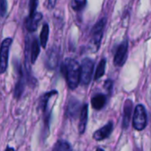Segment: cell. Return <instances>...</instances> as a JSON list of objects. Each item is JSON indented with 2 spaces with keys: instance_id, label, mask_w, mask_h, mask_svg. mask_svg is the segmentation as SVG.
I'll return each mask as SVG.
<instances>
[{
  "instance_id": "obj_5",
  "label": "cell",
  "mask_w": 151,
  "mask_h": 151,
  "mask_svg": "<svg viewBox=\"0 0 151 151\" xmlns=\"http://www.w3.org/2000/svg\"><path fill=\"white\" fill-rule=\"evenodd\" d=\"M12 43V38H5L0 45V74H3L8 66L9 51Z\"/></svg>"
},
{
  "instance_id": "obj_15",
  "label": "cell",
  "mask_w": 151,
  "mask_h": 151,
  "mask_svg": "<svg viewBox=\"0 0 151 151\" xmlns=\"http://www.w3.org/2000/svg\"><path fill=\"white\" fill-rule=\"evenodd\" d=\"M57 94H58V92H57L56 90H52V91H50V92L45 93V94L40 98V100H39V109L42 110V111L43 113L47 111V107H48V104H49L50 99L53 96H55V95H57Z\"/></svg>"
},
{
  "instance_id": "obj_12",
  "label": "cell",
  "mask_w": 151,
  "mask_h": 151,
  "mask_svg": "<svg viewBox=\"0 0 151 151\" xmlns=\"http://www.w3.org/2000/svg\"><path fill=\"white\" fill-rule=\"evenodd\" d=\"M133 111V102L127 99L124 104V111H123V128L127 129L129 127L130 119L132 118Z\"/></svg>"
},
{
  "instance_id": "obj_17",
  "label": "cell",
  "mask_w": 151,
  "mask_h": 151,
  "mask_svg": "<svg viewBox=\"0 0 151 151\" xmlns=\"http://www.w3.org/2000/svg\"><path fill=\"white\" fill-rule=\"evenodd\" d=\"M49 35H50V27L47 23L43 24L42 27V31L40 34V44L42 48H46L48 39H49Z\"/></svg>"
},
{
  "instance_id": "obj_20",
  "label": "cell",
  "mask_w": 151,
  "mask_h": 151,
  "mask_svg": "<svg viewBox=\"0 0 151 151\" xmlns=\"http://www.w3.org/2000/svg\"><path fill=\"white\" fill-rule=\"evenodd\" d=\"M87 4V0H72L71 6L73 11L81 12L82 11Z\"/></svg>"
},
{
  "instance_id": "obj_2",
  "label": "cell",
  "mask_w": 151,
  "mask_h": 151,
  "mask_svg": "<svg viewBox=\"0 0 151 151\" xmlns=\"http://www.w3.org/2000/svg\"><path fill=\"white\" fill-rule=\"evenodd\" d=\"M105 24H106V19L104 18L98 20L95 25V27H93L91 33V40L89 42V47H88L91 52H96L99 50Z\"/></svg>"
},
{
  "instance_id": "obj_4",
  "label": "cell",
  "mask_w": 151,
  "mask_h": 151,
  "mask_svg": "<svg viewBox=\"0 0 151 151\" xmlns=\"http://www.w3.org/2000/svg\"><path fill=\"white\" fill-rule=\"evenodd\" d=\"M147 126V112L142 104H138L133 117V127L137 131L143 130Z\"/></svg>"
},
{
  "instance_id": "obj_21",
  "label": "cell",
  "mask_w": 151,
  "mask_h": 151,
  "mask_svg": "<svg viewBox=\"0 0 151 151\" xmlns=\"http://www.w3.org/2000/svg\"><path fill=\"white\" fill-rule=\"evenodd\" d=\"M39 0H29V15H33L36 12Z\"/></svg>"
},
{
  "instance_id": "obj_3",
  "label": "cell",
  "mask_w": 151,
  "mask_h": 151,
  "mask_svg": "<svg viewBox=\"0 0 151 151\" xmlns=\"http://www.w3.org/2000/svg\"><path fill=\"white\" fill-rule=\"evenodd\" d=\"M94 72V61L91 58H86L81 61V81L82 86H88L93 76Z\"/></svg>"
},
{
  "instance_id": "obj_13",
  "label": "cell",
  "mask_w": 151,
  "mask_h": 151,
  "mask_svg": "<svg viewBox=\"0 0 151 151\" xmlns=\"http://www.w3.org/2000/svg\"><path fill=\"white\" fill-rule=\"evenodd\" d=\"M88 105L84 104L81 107V111L80 113V123H79V133L84 134L88 123Z\"/></svg>"
},
{
  "instance_id": "obj_7",
  "label": "cell",
  "mask_w": 151,
  "mask_h": 151,
  "mask_svg": "<svg viewBox=\"0 0 151 151\" xmlns=\"http://www.w3.org/2000/svg\"><path fill=\"white\" fill-rule=\"evenodd\" d=\"M16 69H17V73H18V76H19V80L15 85V88H14V91H13V96H14V98L19 100L23 92H24V89H25V84H26V80L27 78L25 77V73L23 71V68L21 67V65L19 64L16 65Z\"/></svg>"
},
{
  "instance_id": "obj_19",
  "label": "cell",
  "mask_w": 151,
  "mask_h": 151,
  "mask_svg": "<svg viewBox=\"0 0 151 151\" xmlns=\"http://www.w3.org/2000/svg\"><path fill=\"white\" fill-rule=\"evenodd\" d=\"M52 150L56 151H68L72 150V147L68 142L65 140H59L55 143Z\"/></svg>"
},
{
  "instance_id": "obj_24",
  "label": "cell",
  "mask_w": 151,
  "mask_h": 151,
  "mask_svg": "<svg viewBox=\"0 0 151 151\" xmlns=\"http://www.w3.org/2000/svg\"><path fill=\"white\" fill-rule=\"evenodd\" d=\"M57 0H47V7L49 9H53L56 5Z\"/></svg>"
},
{
  "instance_id": "obj_14",
  "label": "cell",
  "mask_w": 151,
  "mask_h": 151,
  "mask_svg": "<svg viewBox=\"0 0 151 151\" xmlns=\"http://www.w3.org/2000/svg\"><path fill=\"white\" fill-rule=\"evenodd\" d=\"M106 101H107V97L104 95L97 94L91 98V105L93 109L99 111L104 107V105L106 104Z\"/></svg>"
},
{
  "instance_id": "obj_23",
  "label": "cell",
  "mask_w": 151,
  "mask_h": 151,
  "mask_svg": "<svg viewBox=\"0 0 151 151\" xmlns=\"http://www.w3.org/2000/svg\"><path fill=\"white\" fill-rule=\"evenodd\" d=\"M112 81H111V80H106V81H105V83H104V88L109 91H111V88H112Z\"/></svg>"
},
{
  "instance_id": "obj_11",
  "label": "cell",
  "mask_w": 151,
  "mask_h": 151,
  "mask_svg": "<svg viewBox=\"0 0 151 151\" xmlns=\"http://www.w3.org/2000/svg\"><path fill=\"white\" fill-rule=\"evenodd\" d=\"M42 14L40 12H35L33 15H28V17L26 19L25 25H26V28L27 29V31L29 32H35L37 27H38V24L39 22L42 20Z\"/></svg>"
},
{
  "instance_id": "obj_22",
  "label": "cell",
  "mask_w": 151,
  "mask_h": 151,
  "mask_svg": "<svg viewBox=\"0 0 151 151\" xmlns=\"http://www.w3.org/2000/svg\"><path fill=\"white\" fill-rule=\"evenodd\" d=\"M7 13V0H0V16L4 17Z\"/></svg>"
},
{
  "instance_id": "obj_8",
  "label": "cell",
  "mask_w": 151,
  "mask_h": 151,
  "mask_svg": "<svg viewBox=\"0 0 151 151\" xmlns=\"http://www.w3.org/2000/svg\"><path fill=\"white\" fill-rule=\"evenodd\" d=\"M81 102L74 97L70 98L65 110L66 116L71 119H75L78 117V115L81 113Z\"/></svg>"
},
{
  "instance_id": "obj_1",
  "label": "cell",
  "mask_w": 151,
  "mask_h": 151,
  "mask_svg": "<svg viewBox=\"0 0 151 151\" xmlns=\"http://www.w3.org/2000/svg\"><path fill=\"white\" fill-rule=\"evenodd\" d=\"M62 73L70 89H75L81 81V65L73 58H66L62 64Z\"/></svg>"
},
{
  "instance_id": "obj_16",
  "label": "cell",
  "mask_w": 151,
  "mask_h": 151,
  "mask_svg": "<svg viewBox=\"0 0 151 151\" xmlns=\"http://www.w3.org/2000/svg\"><path fill=\"white\" fill-rule=\"evenodd\" d=\"M40 47L41 44L38 42V40L36 38H35L31 43V50H30V60L32 64H35L37 60V58L40 54Z\"/></svg>"
},
{
  "instance_id": "obj_18",
  "label": "cell",
  "mask_w": 151,
  "mask_h": 151,
  "mask_svg": "<svg viewBox=\"0 0 151 151\" xmlns=\"http://www.w3.org/2000/svg\"><path fill=\"white\" fill-rule=\"evenodd\" d=\"M105 66H106V59L103 58L99 62L96 73H95V81H98L100 78H102L104 75L105 73Z\"/></svg>"
},
{
  "instance_id": "obj_10",
  "label": "cell",
  "mask_w": 151,
  "mask_h": 151,
  "mask_svg": "<svg viewBox=\"0 0 151 151\" xmlns=\"http://www.w3.org/2000/svg\"><path fill=\"white\" fill-rule=\"evenodd\" d=\"M112 130H113V123L111 121L108 122L105 126H104L103 127L99 128L94 134H93V137L96 141H103V140H105L107 139L111 134L112 133Z\"/></svg>"
},
{
  "instance_id": "obj_6",
  "label": "cell",
  "mask_w": 151,
  "mask_h": 151,
  "mask_svg": "<svg viewBox=\"0 0 151 151\" xmlns=\"http://www.w3.org/2000/svg\"><path fill=\"white\" fill-rule=\"evenodd\" d=\"M127 51H128V42L127 40H125L118 46L116 50V53L113 60V63L116 66L119 67L122 66L126 63L127 58Z\"/></svg>"
},
{
  "instance_id": "obj_9",
  "label": "cell",
  "mask_w": 151,
  "mask_h": 151,
  "mask_svg": "<svg viewBox=\"0 0 151 151\" xmlns=\"http://www.w3.org/2000/svg\"><path fill=\"white\" fill-rule=\"evenodd\" d=\"M59 60V50L57 47H52L46 54L45 65L48 69H55Z\"/></svg>"
}]
</instances>
